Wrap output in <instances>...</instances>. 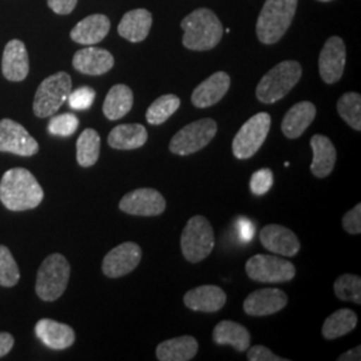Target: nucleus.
<instances>
[{"label":"nucleus","instance_id":"a19ab883","mask_svg":"<svg viewBox=\"0 0 361 361\" xmlns=\"http://www.w3.org/2000/svg\"><path fill=\"white\" fill-rule=\"evenodd\" d=\"M78 0H47L49 7L58 15H68L73 13Z\"/></svg>","mask_w":361,"mask_h":361},{"label":"nucleus","instance_id":"a18cd8bd","mask_svg":"<svg viewBox=\"0 0 361 361\" xmlns=\"http://www.w3.org/2000/svg\"><path fill=\"white\" fill-rule=\"evenodd\" d=\"M319 1H331V0H319Z\"/></svg>","mask_w":361,"mask_h":361},{"label":"nucleus","instance_id":"a878e982","mask_svg":"<svg viewBox=\"0 0 361 361\" xmlns=\"http://www.w3.org/2000/svg\"><path fill=\"white\" fill-rule=\"evenodd\" d=\"M198 352V341L193 336H180L161 343L157 350V359L159 361L193 360Z\"/></svg>","mask_w":361,"mask_h":361},{"label":"nucleus","instance_id":"423d86ee","mask_svg":"<svg viewBox=\"0 0 361 361\" xmlns=\"http://www.w3.org/2000/svg\"><path fill=\"white\" fill-rule=\"evenodd\" d=\"M70 264L65 256L54 253L46 258L37 276L35 290L43 301H55L63 295L70 280Z\"/></svg>","mask_w":361,"mask_h":361},{"label":"nucleus","instance_id":"58836bf2","mask_svg":"<svg viewBox=\"0 0 361 361\" xmlns=\"http://www.w3.org/2000/svg\"><path fill=\"white\" fill-rule=\"evenodd\" d=\"M343 228L349 234L361 233V204L352 207L343 217Z\"/></svg>","mask_w":361,"mask_h":361},{"label":"nucleus","instance_id":"c756f323","mask_svg":"<svg viewBox=\"0 0 361 361\" xmlns=\"http://www.w3.org/2000/svg\"><path fill=\"white\" fill-rule=\"evenodd\" d=\"M357 325V314L352 310H338L334 312L331 316L326 317L324 322L323 332L324 338L326 340H335L338 337L348 335Z\"/></svg>","mask_w":361,"mask_h":361},{"label":"nucleus","instance_id":"e433bc0d","mask_svg":"<svg viewBox=\"0 0 361 361\" xmlns=\"http://www.w3.org/2000/svg\"><path fill=\"white\" fill-rule=\"evenodd\" d=\"M94 99H95V90L87 86L79 87L77 90H71L67 98L70 107L74 110L90 109L91 104H94Z\"/></svg>","mask_w":361,"mask_h":361},{"label":"nucleus","instance_id":"39448f33","mask_svg":"<svg viewBox=\"0 0 361 361\" xmlns=\"http://www.w3.org/2000/svg\"><path fill=\"white\" fill-rule=\"evenodd\" d=\"M214 231L204 216H194L188 221L180 235V250L192 264L201 262L214 249Z\"/></svg>","mask_w":361,"mask_h":361},{"label":"nucleus","instance_id":"5701e85b","mask_svg":"<svg viewBox=\"0 0 361 361\" xmlns=\"http://www.w3.org/2000/svg\"><path fill=\"white\" fill-rule=\"evenodd\" d=\"M110 19L102 13H94L82 19L70 32V37L79 44L94 46L102 42L110 31Z\"/></svg>","mask_w":361,"mask_h":361},{"label":"nucleus","instance_id":"4c0bfd02","mask_svg":"<svg viewBox=\"0 0 361 361\" xmlns=\"http://www.w3.org/2000/svg\"><path fill=\"white\" fill-rule=\"evenodd\" d=\"M273 185V173L271 169H259L250 178V190L255 195L268 193Z\"/></svg>","mask_w":361,"mask_h":361},{"label":"nucleus","instance_id":"c9c22d12","mask_svg":"<svg viewBox=\"0 0 361 361\" xmlns=\"http://www.w3.org/2000/svg\"><path fill=\"white\" fill-rule=\"evenodd\" d=\"M79 119L71 113L54 116L49 122V133L58 137H70L77 131Z\"/></svg>","mask_w":361,"mask_h":361},{"label":"nucleus","instance_id":"37998d69","mask_svg":"<svg viewBox=\"0 0 361 361\" xmlns=\"http://www.w3.org/2000/svg\"><path fill=\"white\" fill-rule=\"evenodd\" d=\"M13 337L10 334L0 332V357L6 356L13 347Z\"/></svg>","mask_w":361,"mask_h":361},{"label":"nucleus","instance_id":"9b49d317","mask_svg":"<svg viewBox=\"0 0 361 361\" xmlns=\"http://www.w3.org/2000/svg\"><path fill=\"white\" fill-rule=\"evenodd\" d=\"M119 209L131 216L154 217L166 210V200L158 190L142 188L123 195L119 202Z\"/></svg>","mask_w":361,"mask_h":361},{"label":"nucleus","instance_id":"2f4dec72","mask_svg":"<svg viewBox=\"0 0 361 361\" xmlns=\"http://www.w3.org/2000/svg\"><path fill=\"white\" fill-rule=\"evenodd\" d=\"M180 106V99L174 94H166L157 98L146 111V121L150 125H162L173 116Z\"/></svg>","mask_w":361,"mask_h":361},{"label":"nucleus","instance_id":"7c9ffc66","mask_svg":"<svg viewBox=\"0 0 361 361\" xmlns=\"http://www.w3.org/2000/svg\"><path fill=\"white\" fill-rule=\"evenodd\" d=\"M101 137L94 129L82 131L77 141V161L82 168H90L99 159Z\"/></svg>","mask_w":361,"mask_h":361},{"label":"nucleus","instance_id":"6e6552de","mask_svg":"<svg viewBox=\"0 0 361 361\" xmlns=\"http://www.w3.org/2000/svg\"><path fill=\"white\" fill-rule=\"evenodd\" d=\"M217 134V122L204 118L186 125L171 138L169 149L173 154L190 155L207 147Z\"/></svg>","mask_w":361,"mask_h":361},{"label":"nucleus","instance_id":"ddd939ff","mask_svg":"<svg viewBox=\"0 0 361 361\" xmlns=\"http://www.w3.org/2000/svg\"><path fill=\"white\" fill-rule=\"evenodd\" d=\"M142 259V249L135 243H123L111 249L104 258L102 271L110 279H118L134 271Z\"/></svg>","mask_w":361,"mask_h":361},{"label":"nucleus","instance_id":"412c9836","mask_svg":"<svg viewBox=\"0 0 361 361\" xmlns=\"http://www.w3.org/2000/svg\"><path fill=\"white\" fill-rule=\"evenodd\" d=\"M35 335L49 348L62 350L70 348L75 341V332L71 326L50 319H42L35 325Z\"/></svg>","mask_w":361,"mask_h":361},{"label":"nucleus","instance_id":"f257e3e1","mask_svg":"<svg viewBox=\"0 0 361 361\" xmlns=\"http://www.w3.org/2000/svg\"><path fill=\"white\" fill-rule=\"evenodd\" d=\"M43 197L42 186L27 169H10L0 180V201L13 212L35 209Z\"/></svg>","mask_w":361,"mask_h":361},{"label":"nucleus","instance_id":"ea45409f","mask_svg":"<svg viewBox=\"0 0 361 361\" xmlns=\"http://www.w3.org/2000/svg\"><path fill=\"white\" fill-rule=\"evenodd\" d=\"M247 352V360L249 361H288L281 356H277L271 352V349L264 345H255Z\"/></svg>","mask_w":361,"mask_h":361},{"label":"nucleus","instance_id":"cd10ccee","mask_svg":"<svg viewBox=\"0 0 361 361\" xmlns=\"http://www.w3.org/2000/svg\"><path fill=\"white\" fill-rule=\"evenodd\" d=\"M213 341L219 345H231L237 352H245L250 347V334L241 324L224 320L214 326Z\"/></svg>","mask_w":361,"mask_h":361},{"label":"nucleus","instance_id":"9d476101","mask_svg":"<svg viewBox=\"0 0 361 361\" xmlns=\"http://www.w3.org/2000/svg\"><path fill=\"white\" fill-rule=\"evenodd\" d=\"M245 271L249 279L264 284L288 283L296 276V268L289 259L268 255H256L249 258Z\"/></svg>","mask_w":361,"mask_h":361},{"label":"nucleus","instance_id":"7ed1b4c3","mask_svg":"<svg viewBox=\"0 0 361 361\" xmlns=\"http://www.w3.org/2000/svg\"><path fill=\"white\" fill-rule=\"evenodd\" d=\"M298 0H267L258 15L256 34L261 43L274 44L283 38L295 18Z\"/></svg>","mask_w":361,"mask_h":361},{"label":"nucleus","instance_id":"b1692460","mask_svg":"<svg viewBox=\"0 0 361 361\" xmlns=\"http://www.w3.org/2000/svg\"><path fill=\"white\" fill-rule=\"evenodd\" d=\"M314 116L316 106L312 102L302 101L292 106L285 114L281 123V130L285 137L289 140H296L301 137L305 133V130L310 128V123L314 121Z\"/></svg>","mask_w":361,"mask_h":361},{"label":"nucleus","instance_id":"0eeeda50","mask_svg":"<svg viewBox=\"0 0 361 361\" xmlns=\"http://www.w3.org/2000/svg\"><path fill=\"white\" fill-rule=\"evenodd\" d=\"M73 89L71 77L65 73H56L46 78L40 85L34 99V114L38 118L52 116L65 104Z\"/></svg>","mask_w":361,"mask_h":361},{"label":"nucleus","instance_id":"f704fd0d","mask_svg":"<svg viewBox=\"0 0 361 361\" xmlns=\"http://www.w3.org/2000/svg\"><path fill=\"white\" fill-rule=\"evenodd\" d=\"M20 277L16 261L8 247L0 245V285L11 288L18 284Z\"/></svg>","mask_w":361,"mask_h":361},{"label":"nucleus","instance_id":"79ce46f5","mask_svg":"<svg viewBox=\"0 0 361 361\" xmlns=\"http://www.w3.org/2000/svg\"><path fill=\"white\" fill-rule=\"evenodd\" d=\"M237 226H238V234H240V238L243 241H252L253 240V235H255V225L252 224L250 219H238L237 221Z\"/></svg>","mask_w":361,"mask_h":361},{"label":"nucleus","instance_id":"aec40b11","mask_svg":"<svg viewBox=\"0 0 361 361\" xmlns=\"http://www.w3.org/2000/svg\"><path fill=\"white\" fill-rule=\"evenodd\" d=\"M183 302L189 310L214 313L225 307L226 293L216 285H202L189 290L183 296Z\"/></svg>","mask_w":361,"mask_h":361},{"label":"nucleus","instance_id":"1a4fd4ad","mask_svg":"<svg viewBox=\"0 0 361 361\" xmlns=\"http://www.w3.org/2000/svg\"><path fill=\"white\" fill-rule=\"evenodd\" d=\"M271 125V118L268 113H258L249 118L233 140L234 157L237 159H249L256 154L265 142Z\"/></svg>","mask_w":361,"mask_h":361},{"label":"nucleus","instance_id":"c03bdc74","mask_svg":"<svg viewBox=\"0 0 361 361\" xmlns=\"http://www.w3.org/2000/svg\"><path fill=\"white\" fill-rule=\"evenodd\" d=\"M338 361H360L361 360V347L357 345L356 348L349 349L348 352L343 353L338 359Z\"/></svg>","mask_w":361,"mask_h":361},{"label":"nucleus","instance_id":"f3484780","mask_svg":"<svg viewBox=\"0 0 361 361\" xmlns=\"http://www.w3.org/2000/svg\"><path fill=\"white\" fill-rule=\"evenodd\" d=\"M1 71L6 79L11 82H22L26 79L30 71V61L26 46L22 40H10L3 51Z\"/></svg>","mask_w":361,"mask_h":361},{"label":"nucleus","instance_id":"c85d7f7f","mask_svg":"<svg viewBox=\"0 0 361 361\" xmlns=\"http://www.w3.org/2000/svg\"><path fill=\"white\" fill-rule=\"evenodd\" d=\"M134 104V95L129 86L116 85L106 95L104 114L110 121H118L126 116Z\"/></svg>","mask_w":361,"mask_h":361},{"label":"nucleus","instance_id":"72a5a7b5","mask_svg":"<svg viewBox=\"0 0 361 361\" xmlns=\"http://www.w3.org/2000/svg\"><path fill=\"white\" fill-rule=\"evenodd\" d=\"M337 298L361 304V279L356 274H341L334 284Z\"/></svg>","mask_w":361,"mask_h":361},{"label":"nucleus","instance_id":"a211bd4d","mask_svg":"<svg viewBox=\"0 0 361 361\" xmlns=\"http://www.w3.org/2000/svg\"><path fill=\"white\" fill-rule=\"evenodd\" d=\"M229 87H231V77L224 71L214 73L213 75H210L195 87V90L192 94V104L198 109L212 107L219 104V101L225 97Z\"/></svg>","mask_w":361,"mask_h":361},{"label":"nucleus","instance_id":"473e14b6","mask_svg":"<svg viewBox=\"0 0 361 361\" xmlns=\"http://www.w3.org/2000/svg\"><path fill=\"white\" fill-rule=\"evenodd\" d=\"M337 111L352 129L360 131L361 95L359 92H345L337 102Z\"/></svg>","mask_w":361,"mask_h":361},{"label":"nucleus","instance_id":"f8f14e48","mask_svg":"<svg viewBox=\"0 0 361 361\" xmlns=\"http://www.w3.org/2000/svg\"><path fill=\"white\" fill-rule=\"evenodd\" d=\"M38 150V142L20 123L13 119L0 121V152L30 157Z\"/></svg>","mask_w":361,"mask_h":361},{"label":"nucleus","instance_id":"393cba45","mask_svg":"<svg viewBox=\"0 0 361 361\" xmlns=\"http://www.w3.org/2000/svg\"><path fill=\"white\" fill-rule=\"evenodd\" d=\"M152 25L153 16L147 10H131L121 19L118 25V34L131 43H138L147 38Z\"/></svg>","mask_w":361,"mask_h":361},{"label":"nucleus","instance_id":"f03ea898","mask_svg":"<svg viewBox=\"0 0 361 361\" xmlns=\"http://www.w3.org/2000/svg\"><path fill=\"white\" fill-rule=\"evenodd\" d=\"M182 43L193 51H207L214 49L224 35V27L217 15L207 10L198 8L189 13L182 22Z\"/></svg>","mask_w":361,"mask_h":361},{"label":"nucleus","instance_id":"dca6fc26","mask_svg":"<svg viewBox=\"0 0 361 361\" xmlns=\"http://www.w3.org/2000/svg\"><path fill=\"white\" fill-rule=\"evenodd\" d=\"M288 304V296L281 289L264 288L255 290L246 297L244 301V310L246 314L262 317L271 316L284 310Z\"/></svg>","mask_w":361,"mask_h":361},{"label":"nucleus","instance_id":"20e7f679","mask_svg":"<svg viewBox=\"0 0 361 361\" xmlns=\"http://www.w3.org/2000/svg\"><path fill=\"white\" fill-rule=\"evenodd\" d=\"M301 75L302 68L296 61H284L274 66L257 85L258 101L267 104H276L296 86Z\"/></svg>","mask_w":361,"mask_h":361},{"label":"nucleus","instance_id":"2eb2a0df","mask_svg":"<svg viewBox=\"0 0 361 361\" xmlns=\"http://www.w3.org/2000/svg\"><path fill=\"white\" fill-rule=\"evenodd\" d=\"M259 243L267 250L283 257H295L301 249L295 232L276 224L267 225L261 229Z\"/></svg>","mask_w":361,"mask_h":361},{"label":"nucleus","instance_id":"6ab92c4d","mask_svg":"<svg viewBox=\"0 0 361 361\" xmlns=\"http://www.w3.org/2000/svg\"><path fill=\"white\" fill-rule=\"evenodd\" d=\"M73 66L85 75H104L113 68L114 56L104 49L89 46L75 52Z\"/></svg>","mask_w":361,"mask_h":361},{"label":"nucleus","instance_id":"4468645a","mask_svg":"<svg viewBox=\"0 0 361 361\" xmlns=\"http://www.w3.org/2000/svg\"><path fill=\"white\" fill-rule=\"evenodd\" d=\"M345 62L347 50L344 40L338 37H331L325 42L319 58V71L324 82L328 85L337 83L344 74Z\"/></svg>","mask_w":361,"mask_h":361},{"label":"nucleus","instance_id":"4be33fe9","mask_svg":"<svg viewBox=\"0 0 361 361\" xmlns=\"http://www.w3.org/2000/svg\"><path fill=\"white\" fill-rule=\"evenodd\" d=\"M310 147L313 152V159L310 164V171L317 178L328 177L335 169L337 152L334 142L322 134H316L310 138Z\"/></svg>","mask_w":361,"mask_h":361},{"label":"nucleus","instance_id":"bb28decb","mask_svg":"<svg viewBox=\"0 0 361 361\" xmlns=\"http://www.w3.org/2000/svg\"><path fill=\"white\" fill-rule=\"evenodd\" d=\"M147 130L140 123L119 125L110 131L107 142L116 150H134L147 142Z\"/></svg>","mask_w":361,"mask_h":361}]
</instances>
